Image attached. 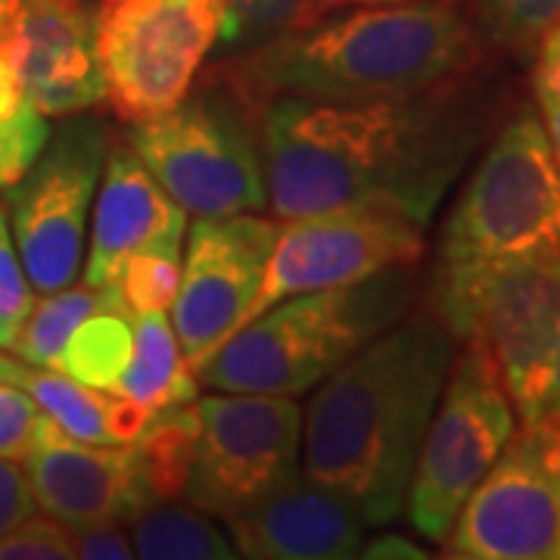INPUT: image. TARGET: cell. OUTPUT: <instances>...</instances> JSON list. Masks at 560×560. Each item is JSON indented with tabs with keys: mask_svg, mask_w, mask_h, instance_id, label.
<instances>
[{
	"mask_svg": "<svg viewBox=\"0 0 560 560\" xmlns=\"http://www.w3.org/2000/svg\"><path fill=\"white\" fill-rule=\"evenodd\" d=\"M470 75L401 101L261 103L271 215L290 221L381 197L430 224L448 184L489 131V101Z\"/></svg>",
	"mask_w": 560,
	"mask_h": 560,
	"instance_id": "6da1fadb",
	"label": "cell"
},
{
	"mask_svg": "<svg viewBox=\"0 0 560 560\" xmlns=\"http://www.w3.org/2000/svg\"><path fill=\"white\" fill-rule=\"evenodd\" d=\"M455 346L427 302L337 368L302 415V474L342 495L368 526L405 511Z\"/></svg>",
	"mask_w": 560,
	"mask_h": 560,
	"instance_id": "7a4b0ae2",
	"label": "cell"
},
{
	"mask_svg": "<svg viewBox=\"0 0 560 560\" xmlns=\"http://www.w3.org/2000/svg\"><path fill=\"white\" fill-rule=\"evenodd\" d=\"M480 66V38L452 0H415L327 13L256 44L221 69L256 103L401 101L464 79Z\"/></svg>",
	"mask_w": 560,
	"mask_h": 560,
	"instance_id": "3957f363",
	"label": "cell"
},
{
	"mask_svg": "<svg viewBox=\"0 0 560 560\" xmlns=\"http://www.w3.org/2000/svg\"><path fill=\"white\" fill-rule=\"evenodd\" d=\"M418 265L300 293L237 327L197 371L219 393L302 396L324 383L359 349L399 324L418 293Z\"/></svg>",
	"mask_w": 560,
	"mask_h": 560,
	"instance_id": "277c9868",
	"label": "cell"
},
{
	"mask_svg": "<svg viewBox=\"0 0 560 560\" xmlns=\"http://www.w3.org/2000/svg\"><path fill=\"white\" fill-rule=\"evenodd\" d=\"M259 113L219 66L175 109L128 125L125 140L187 215L259 212L268 206Z\"/></svg>",
	"mask_w": 560,
	"mask_h": 560,
	"instance_id": "5b68a950",
	"label": "cell"
},
{
	"mask_svg": "<svg viewBox=\"0 0 560 560\" xmlns=\"http://www.w3.org/2000/svg\"><path fill=\"white\" fill-rule=\"evenodd\" d=\"M560 253V168L541 116L526 103L460 190L442 228L440 268L464 271Z\"/></svg>",
	"mask_w": 560,
	"mask_h": 560,
	"instance_id": "8992f818",
	"label": "cell"
},
{
	"mask_svg": "<svg viewBox=\"0 0 560 560\" xmlns=\"http://www.w3.org/2000/svg\"><path fill=\"white\" fill-rule=\"evenodd\" d=\"M430 302L455 340H477L489 349L521 423H536L545 411L560 327V253L436 271Z\"/></svg>",
	"mask_w": 560,
	"mask_h": 560,
	"instance_id": "52a82bcc",
	"label": "cell"
},
{
	"mask_svg": "<svg viewBox=\"0 0 560 560\" xmlns=\"http://www.w3.org/2000/svg\"><path fill=\"white\" fill-rule=\"evenodd\" d=\"M517 433L514 405L489 349L464 340L420 442L408 486V521L423 539L445 541L452 523Z\"/></svg>",
	"mask_w": 560,
	"mask_h": 560,
	"instance_id": "ba28073f",
	"label": "cell"
},
{
	"mask_svg": "<svg viewBox=\"0 0 560 560\" xmlns=\"http://www.w3.org/2000/svg\"><path fill=\"white\" fill-rule=\"evenodd\" d=\"M224 25L221 0H97L103 94L125 125L175 109Z\"/></svg>",
	"mask_w": 560,
	"mask_h": 560,
	"instance_id": "9c48e42d",
	"label": "cell"
},
{
	"mask_svg": "<svg viewBox=\"0 0 560 560\" xmlns=\"http://www.w3.org/2000/svg\"><path fill=\"white\" fill-rule=\"evenodd\" d=\"M109 147L113 131L101 116H66L32 168L7 187L3 209L32 290L54 293L81 275L88 215Z\"/></svg>",
	"mask_w": 560,
	"mask_h": 560,
	"instance_id": "30bf717a",
	"label": "cell"
},
{
	"mask_svg": "<svg viewBox=\"0 0 560 560\" xmlns=\"http://www.w3.org/2000/svg\"><path fill=\"white\" fill-rule=\"evenodd\" d=\"M194 408L200 433L187 504L228 523L300 477L302 408L293 396L219 393Z\"/></svg>",
	"mask_w": 560,
	"mask_h": 560,
	"instance_id": "8fae6325",
	"label": "cell"
},
{
	"mask_svg": "<svg viewBox=\"0 0 560 560\" xmlns=\"http://www.w3.org/2000/svg\"><path fill=\"white\" fill-rule=\"evenodd\" d=\"M423 246L427 221L381 197L290 219L280 228L243 324L290 296L359 283L399 265H418Z\"/></svg>",
	"mask_w": 560,
	"mask_h": 560,
	"instance_id": "7c38bea8",
	"label": "cell"
},
{
	"mask_svg": "<svg viewBox=\"0 0 560 560\" xmlns=\"http://www.w3.org/2000/svg\"><path fill=\"white\" fill-rule=\"evenodd\" d=\"M442 545L460 560H560V415L511 436Z\"/></svg>",
	"mask_w": 560,
	"mask_h": 560,
	"instance_id": "4fadbf2b",
	"label": "cell"
},
{
	"mask_svg": "<svg viewBox=\"0 0 560 560\" xmlns=\"http://www.w3.org/2000/svg\"><path fill=\"white\" fill-rule=\"evenodd\" d=\"M280 228V219H261L256 212L197 219L190 224L178 293L172 302V327L194 374L243 327Z\"/></svg>",
	"mask_w": 560,
	"mask_h": 560,
	"instance_id": "5bb4252c",
	"label": "cell"
},
{
	"mask_svg": "<svg viewBox=\"0 0 560 560\" xmlns=\"http://www.w3.org/2000/svg\"><path fill=\"white\" fill-rule=\"evenodd\" d=\"M187 212L160 187L128 140L113 138L91 212V241L81 265L84 283L106 290L140 253L180 256Z\"/></svg>",
	"mask_w": 560,
	"mask_h": 560,
	"instance_id": "9a60e30c",
	"label": "cell"
},
{
	"mask_svg": "<svg viewBox=\"0 0 560 560\" xmlns=\"http://www.w3.org/2000/svg\"><path fill=\"white\" fill-rule=\"evenodd\" d=\"M22 97L44 119H66L106 101L94 38V0H25L13 28Z\"/></svg>",
	"mask_w": 560,
	"mask_h": 560,
	"instance_id": "2e32d148",
	"label": "cell"
},
{
	"mask_svg": "<svg viewBox=\"0 0 560 560\" xmlns=\"http://www.w3.org/2000/svg\"><path fill=\"white\" fill-rule=\"evenodd\" d=\"M22 467L40 511L66 526L94 521L131 523L153 508L140 489L131 445L106 448L72 440L47 415Z\"/></svg>",
	"mask_w": 560,
	"mask_h": 560,
	"instance_id": "e0dca14e",
	"label": "cell"
},
{
	"mask_svg": "<svg viewBox=\"0 0 560 560\" xmlns=\"http://www.w3.org/2000/svg\"><path fill=\"white\" fill-rule=\"evenodd\" d=\"M228 529L241 558L346 560L361 555L368 523L342 495L296 477L228 521Z\"/></svg>",
	"mask_w": 560,
	"mask_h": 560,
	"instance_id": "ac0fdd59",
	"label": "cell"
},
{
	"mask_svg": "<svg viewBox=\"0 0 560 560\" xmlns=\"http://www.w3.org/2000/svg\"><path fill=\"white\" fill-rule=\"evenodd\" d=\"M197 374L180 355V342L165 312L135 315V346L121 371L116 396L143 401L156 415L197 399Z\"/></svg>",
	"mask_w": 560,
	"mask_h": 560,
	"instance_id": "d6986e66",
	"label": "cell"
},
{
	"mask_svg": "<svg viewBox=\"0 0 560 560\" xmlns=\"http://www.w3.org/2000/svg\"><path fill=\"white\" fill-rule=\"evenodd\" d=\"M135 346V315L121 302L119 287H106V300L72 330L62 346L57 371L84 383L91 389H103L116 396L121 371L131 359Z\"/></svg>",
	"mask_w": 560,
	"mask_h": 560,
	"instance_id": "ffe728a7",
	"label": "cell"
},
{
	"mask_svg": "<svg viewBox=\"0 0 560 560\" xmlns=\"http://www.w3.org/2000/svg\"><path fill=\"white\" fill-rule=\"evenodd\" d=\"M197 433H200L197 408L194 401H187L178 408L160 411L153 423L140 433V440L131 442L140 489L150 504L184 499L194 452H197Z\"/></svg>",
	"mask_w": 560,
	"mask_h": 560,
	"instance_id": "44dd1931",
	"label": "cell"
},
{
	"mask_svg": "<svg viewBox=\"0 0 560 560\" xmlns=\"http://www.w3.org/2000/svg\"><path fill=\"white\" fill-rule=\"evenodd\" d=\"M131 526L135 558L147 560H231L241 558L231 536H224L212 514L184 504H153Z\"/></svg>",
	"mask_w": 560,
	"mask_h": 560,
	"instance_id": "7402d4cb",
	"label": "cell"
},
{
	"mask_svg": "<svg viewBox=\"0 0 560 560\" xmlns=\"http://www.w3.org/2000/svg\"><path fill=\"white\" fill-rule=\"evenodd\" d=\"M103 300H106V290H94L84 280L69 283L54 293H44V300L32 305V312L22 320L20 337L10 346V352H16V359L38 364V368H57V359H60L62 346L72 337V330L94 308H101Z\"/></svg>",
	"mask_w": 560,
	"mask_h": 560,
	"instance_id": "603a6c76",
	"label": "cell"
},
{
	"mask_svg": "<svg viewBox=\"0 0 560 560\" xmlns=\"http://www.w3.org/2000/svg\"><path fill=\"white\" fill-rule=\"evenodd\" d=\"M558 22L560 0H477L474 32L492 47L526 54Z\"/></svg>",
	"mask_w": 560,
	"mask_h": 560,
	"instance_id": "cb8c5ba5",
	"label": "cell"
},
{
	"mask_svg": "<svg viewBox=\"0 0 560 560\" xmlns=\"http://www.w3.org/2000/svg\"><path fill=\"white\" fill-rule=\"evenodd\" d=\"M221 3H224V25L219 40L228 50L231 47L237 50L308 25L318 0H221Z\"/></svg>",
	"mask_w": 560,
	"mask_h": 560,
	"instance_id": "d4e9b609",
	"label": "cell"
},
{
	"mask_svg": "<svg viewBox=\"0 0 560 560\" xmlns=\"http://www.w3.org/2000/svg\"><path fill=\"white\" fill-rule=\"evenodd\" d=\"M180 280V256L140 253L125 261L119 275V296L131 315L172 308Z\"/></svg>",
	"mask_w": 560,
	"mask_h": 560,
	"instance_id": "484cf974",
	"label": "cell"
},
{
	"mask_svg": "<svg viewBox=\"0 0 560 560\" xmlns=\"http://www.w3.org/2000/svg\"><path fill=\"white\" fill-rule=\"evenodd\" d=\"M35 296H32V283L25 278L13 231L7 221V209L0 206V349L10 352V346L16 342L22 330V320L32 312Z\"/></svg>",
	"mask_w": 560,
	"mask_h": 560,
	"instance_id": "4316f807",
	"label": "cell"
},
{
	"mask_svg": "<svg viewBox=\"0 0 560 560\" xmlns=\"http://www.w3.org/2000/svg\"><path fill=\"white\" fill-rule=\"evenodd\" d=\"M47 138L50 125L28 103H22L16 116L0 119V190L13 187L32 168Z\"/></svg>",
	"mask_w": 560,
	"mask_h": 560,
	"instance_id": "83f0119b",
	"label": "cell"
},
{
	"mask_svg": "<svg viewBox=\"0 0 560 560\" xmlns=\"http://www.w3.org/2000/svg\"><path fill=\"white\" fill-rule=\"evenodd\" d=\"M72 529L50 514H32L0 536V560H72Z\"/></svg>",
	"mask_w": 560,
	"mask_h": 560,
	"instance_id": "f1b7e54d",
	"label": "cell"
},
{
	"mask_svg": "<svg viewBox=\"0 0 560 560\" xmlns=\"http://www.w3.org/2000/svg\"><path fill=\"white\" fill-rule=\"evenodd\" d=\"M44 411L38 401L13 383H0V458L22 460L38 436Z\"/></svg>",
	"mask_w": 560,
	"mask_h": 560,
	"instance_id": "f546056e",
	"label": "cell"
},
{
	"mask_svg": "<svg viewBox=\"0 0 560 560\" xmlns=\"http://www.w3.org/2000/svg\"><path fill=\"white\" fill-rule=\"evenodd\" d=\"M75 558L84 560H128L135 558L131 536H125L119 521H94L84 526H69Z\"/></svg>",
	"mask_w": 560,
	"mask_h": 560,
	"instance_id": "4dcf8cb0",
	"label": "cell"
},
{
	"mask_svg": "<svg viewBox=\"0 0 560 560\" xmlns=\"http://www.w3.org/2000/svg\"><path fill=\"white\" fill-rule=\"evenodd\" d=\"M35 511H38V501L32 495L22 460L0 458V536H7L13 526H20Z\"/></svg>",
	"mask_w": 560,
	"mask_h": 560,
	"instance_id": "1f68e13d",
	"label": "cell"
},
{
	"mask_svg": "<svg viewBox=\"0 0 560 560\" xmlns=\"http://www.w3.org/2000/svg\"><path fill=\"white\" fill-rule=\"evenodd\" d=\"M536 97H560V22L536 44Z\"/></svg>",
	"mask_w": 560,
	"mask_h": 560,
	"instance_id": "d6a6232c",
	"label": "cell"
},
{
	"mask_svg": "<svg viewBox=\"0 0 560 560\" xmlns=\"http://www.w3.org/2000/svg\"><path fill=\"white\" fill-rule=\"evenodd\" d=\"M22 84L13 60V38H0V119H10L22 109Z\"/></svg>",
	"mask_w": 560,
	"mask_h": 560,
	"instance_id": "836d02e7",
	"label": "cell"
},
{
	"mask_svg": "<svg viewBox=\"0 0 560 560\" xmlns=\"http://www.w3.org/2000/svg\"><path fill=\"white\" fill-rule=\"evenodd\" d=\"M359 558H427V551L415 548L408 539L401 536H381L374 539L368 548H361Z\"/></svg>",
	"mask_w": 560,
	"mask_h": 560,
	"instance_id": "e575fe53",
	"label": "cell"
},
{
	"mask_svg": "<svg viewBox=\"0 0 560 560\" xmlns=\"http://www.w3.org/2000/svg\"><path fill=\"white\" fill-rule=\"evenodd\" d=\"M536 103H539L541 125H545V135L560 168V97H536Z\"/></svg>",
	"mask_w": 560,
	"mask_h": 560,
	"instance_id": "d590c367",
	"label": "cell"
},
{
	"mask_svg": "<svg viewBox=\"0 0 560 560\" xmlns=\"http://www.w3.org/2000/svg\"><path fill=\"white\" fill-rule=\"evenodd\" d=\"M386 3H415V0H318L312 22L334 13V10H342V7H386Z\"/></svg>",
	"mask_w": 560,
	"mask_h": 560,
	"instance_id": "8d00e7d4",
	"label": "cell"
},
{
	"mask_svg": "<svg viewBox=\"0 0 560 560\" xmlns=\"http://www.w3.org/2000/svg\"><path fill=\"white\" fill-rule=\"evenodd\" d=\"M22 7H25V0H0V38H13Z\"/></svg>",
	"mask_w": 560,
	"mask_h": 560,
	"instance_id": "74e56055",
	"label": "cell"
}]
</instances>
